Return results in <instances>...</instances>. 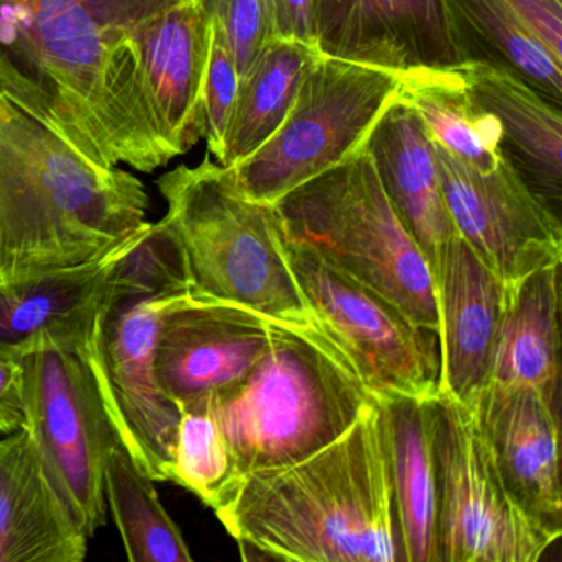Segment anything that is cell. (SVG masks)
Listing matches in <instances>:
<instances>
[{"label": "cell", "instance_id": "1", "mask_svg": "<svg viewBox=\"0 0 562 562\" xmlns=\"http://www.w3.org/2000/svg\"><path fill=\"white\" fill-rule=\"evenodd\" d=\"M180 2L0 0V97L104 169L167 166L143 42Z\"/></svg>", "mask_w": 562, "mask_h": 562}, {"label": "cell", "instance_id": "2", "mask_svg": "<svg viewBox=\"0 0 562 562\" xmlns=\"http://www.w3.org/2000/svg\"><path fill=\"white\" fill-rule=\"evenodd\" d=\"M215 513L245 561L404 562L383 401L307 459L241 476Z\"/></svg>", "mask_w": 562, "mask_h": 562}, {"label": "cell", "instance_id": "3", "mask_svg": "<svg viewBox=\"0 0 562 562\" xmlns=\"http://www.w3.org/2000/svg\"><path fill=\"white\" fill-rule=\"evenodd\" d=\"M149 195L0 97V284L106 258L147 225Z\"/></svg>", "mask_w": 562, "mask_h": 562}, {"label": "cell", "instance_id": "4", "mask_svg": "<svg viewBox=\"0 0 562 562\" xmlns=\"http://www.w3.org/2000/svg\"><path fill=\"white\" fill-rule=\"evenodd\" d=\"M378 401L347 353L318 325L278 322H272L271 344L251 373L210 396L235 457L236 482L307 459L344 436Z\"/></svg>", "mask_w": 562, "mask_h": 562}, {"label": "cell", "instance_id": "5", "mask_svg": "<svg viewBox=\"0 0 562 562\" xmlns=\"http://www.w3.org/2000/svg\"><path fill=\"white\" fill-rule=\"evenodd\" d=\"M157 187L193 295L241 305L278 324L317 325L289 266L274 205L249 199L233 170L210 157L176 167Z\"/></svg>", "mask_w": 562, "mask_h": 562}, {"label": "cell", "instance_id": "6", "mask_svg": "<svg viewBox=\"0 0 562 562\" xmlns=\"http://www.w3.org/2000/svg\"><path fill=\"white\" fill-rule=\"evenodd\" d=\"M288 241L393 302L439 335L436 281L381 186L368 150L274 203Z\"/></svg>", "mask_w": 562, "mask_h": 562}, {"label": "cell", "instance_id": "7", "mask_svg": "<svg viewBox=\"0 0 562 562\" xmlns=\"http://www.w3.org/2000/svg\"><path fill=\"white\" fill-rule=\"evenodd\" d=\"M91 341L68 347L47 340L22 358V427L88 541L106 522L104 469L121 442L91 364Z\"/></svg>", "mask_w": 562, "mask_h": 562}, {"label": "cell", "instance_id": "8", "mask_svg": "<svg viewBox=\"0 0 562 562\" xmlns=\"http://www.w3.org/2000/svg\"><path fill=\"white\" fill-rule=\"evenodd\" d=\"M403 77L322 57L299 90L278 133L251 157L229 167L239 189L259 203L282 196L363 149Z\"/></svg>", "mask_w": 562, "mask_h": 562}, {"label": "cell", "instance_id": "9", "mask_svg": "<svg viewBox=\"0 0 562 562\" xmlns=\"http://www.w3.org/2000/svg\"><path fill=\"white\" fill-rule=\"evenodd\" d=\"M437 472L440 562H536L561 538L503 486L472 406L439 390L427 400Z\"/></svg>", "mask_w": 562, "mask_h": 562}, {"label": "cell", "instance_id": "10", "mask_svg": "<svg viewBox=\"0 0 562 562\" xmlns=\"http://www.w3.org/2000/svg\"><path fill=\"white\" fill-rule=\"evenodd\" d=\"M285 256L318 327L378 400H429L439 391V335L357 279L284 238Z\"/></svg>", "mask_w": 562, "mask_h": 562}, {"label": "cell", "instance_id": "11", "mask_svg": "<svg viewBox=\"0 0 562 562\" xmlns=\"http://www.w3.org/2000/svg\"><path fill=\"white\" fill-rule=\"evenodd\" d=\"M179 295H130L113 291L90 345V360L121 442L154 482L169 480L180 407L156 376L154 348L160 315Z\"/></svg>", "mask_w": 562, "mask_h": 562}, {"label": "cell", "instance_id": "12", "mask_svg": "<svg viewBox=\"0 0 562 562\" xmlns=\"http://www.w3.org/2000/svg\"><path fill=\"white\" fill-rule=\"evenodd\" d=\"M434 147L443 199L457 233L503 284H515L546 266L561 265L558 212L505 157L498 167L482 172L437 144Z\"/></svg>", "mask_w": 562, "mask_h": 562}, {"label": "cell", "instance_id": "13", "mask_svg": "<svg viewBox=\"0 0 562 562\" xmlns=\"http://www.w3.org/2000/svg\"><path fill=\"white\" fill-rule=\"evenodd\" d=\"M311 27L322 57L403 78L467 67L442 0H311Z\"/></svg>", "mask_w": 562, "mask_h": 562}, {"label": "cell", "instance_id": "14", "mask_svg": "<svg viewBox=\"0 0 562 562\" xmlns=\"http://www.w3.org/2000/svg\"><path fill=\"white\" fill-rule=\"evenodd\" d=\"M272 321L229 302L189 294L160 315L154 368L164 393L182 409L251 373L271 344Z\"/></svg>", "mask_w": 562, "mask_h": 562}, {"label": "cell", "instance_id": "15", "mask_svg": "<svg viewBox=\"0 0 562 562\" xmlns=\"http://www.w3.org/2000/svg\"><path fill=\"white\" fill-rule=\"evenodd\" d=\"M472 407L490 459L513 502L561 535L558 396L538 387L488 383Z\"/></svg>", "mask_w": 562, "mask_h": 562}, {"label": "cell", "instance_id": "16", "mask_svg": "<svg viewBox=\"0 0 562 562\" xmlns=\"http://www.w3.org/2000/svg\"><path fill=\"white\" fill-rule=\"evenodd\" d=\"M436 295L439 390L473 406L492 380L506 285L457 233L440 255Z\"/></svg>", "mask_w": 562, "mask_h": 562}, {"label": "cell", "instance_id": "17", "mask_svg": "<svg viewBox=\"0 0 562 562\" xmlns=\"http://www.w3.org/2000/svg\"><path fill=\"white\" fill-rule=\"evenodd\" d=\"M131 239L100 261L0 284V351L22 360L47 340L68 347L90 344Z\"/></svg>", "mask_w": 562, "mask_h": 562}, {"label": "cell", "instance_id": "18", "mask_svg": "<svg viewBox=\"0 0 562 562\" xmlns=\"http://www.w3.org/2000/svg\"><path fill=\"white\" fill-rule=\"evenodd\" d=\"M364 149L436 281L440 255L457 229L443 199L436 147L419 114L401 94L371 131Z\"/></svg>", "mask_w": 562, "mask_h": 562}, {"label": "cell", "instance_id": "19", "mask_svg": "<svg viewBox=\"0 0 562 562\" xmlns=\"http://www.w3.org/2000/svg\"><path fill=\"white\" fill-rule=\"evenodd\" d=\"M88 539L65 508L27 430L0 439V562H81Z\"/></svg>", "mask_w": 562, "mask_h": 562}, {"label": "cell", "instance_id": "20", "mask_svg": "<svg viewBox=\"0 0 562 562\" xmlns=\"http://www.w3.org/2000/svg\"><path fill=\"white\" fill-rule=\"evenodd\" d=\"M212 21L199 0H182L154 19L143 42L157 117L176 157L203 139V85Z\"/></svg>", "mask_w": 562, "mask_h": 562}, {"label": "cell", "instance_id": "21", "mask_svg": "<svg viewBox=\"0 0 562 562\" xmlns=\"http://www.w3.org/2000/svg\"><path fill=\"white\" fill-rule=\"evenodd\" d=\"M460 75L476 104L498 121L503 157L555 210L562 199L561 108L499 68L469 65Z\"/></svg>", "mask_w": 562, "mask_h": 562}, {"label": "cell", "instance_id": "22", "mask_svg": "<svg viewBox=\"0 0 562 562\" xmlns=\"http://www.w3.org/2000/svg\"><path fill=\"white\" fill-rule=\"evenodd\" d=\"M561 265L546 266L506 285L505 312L490 383L531 386L558 396Z\"/></svg>", "mask_w": 562, "mask_h": 562}, {"label": "cell", "instance_id": "23", "mask_svg": "<svg viewBox=\"0 0 562 562\" xmlns=\"http://www.w3.org/2000/svg\"><path fill=\"white\" fill-rule=\"evenodd\" d=\"M383 404L404 562H440L439 498L427 400L393 397Z\"/></svg>", "mask_w": 562, "mask_h": 562}, {"label": "cell", "instance_id": "24", "mask_svg": "<svg viewBox=\"0 0 562 562\" xmlns=\"http://www.w3.org/2000/svg\"><path fill=\"white\" fill-rule=\"evenodd\" d=\"M453 41L469 65L508 71L562 106V61L502 0H442Z\"/></svg>", "mask_w": 562, "mask_h": 562}, {"label": "cell", "instance_id": "25", "mask_svg": "<svg viewBox=\"0 0 562 562\" xmlns=\"http://www.w3.org/2000/svg\"><path fill=\"white\" fill-rule=\"evenodd\" d=\"M318 58L314 45L279 37L259 52L239 78L222 166H238L278 133Z\"/></svg>", "mask_w": 562, "mask_h": 562}, {"label": "cell", "instance_id": "26", "mask_svg": "<svg viewBox=\"0 0 562 562\" xmlns=\"http://www.w3.org/2000/svg\"><path fill=\"white\" fill-rule=\"evenodd\" d=\"M400 94L419 114L434 144L450 156L482 172L502 162L498 121L476 104L460 71L403 78Z\"/></svg>", "mask_w": 562, "mask_h": 562}, {"label": "cell", "instance_id": "27", "mask_svg": "<svg viewBox=\"0 0 562 562\" xmlns=\"http://www.w3.org/2000/svg\"><path fill=\"white\" fill-rule=\"evenodd\" d=\"M104 496L131 562H193L182 531L160 503L159 493L117 442L104 469Z\"/></svg>", "mask_w": 562, "mask_h": 562}, {"label": "cell", "instance_id": "28", "mask_svg": "<svg viewBox=\"0 0 562 562\" xmlns=\"http://www.w3.org/2000/svg\"><path fill=\"white\" fill-rule=\"evenodd\" d=\"M169 480L216 509L236 482L235 457L213 413L210 396L180 409Z\"/></svg>", "mask_w": 562, "mask_h": 562}, {"label": "cell", "instance_id": "29", "mask_svg": "<svg viewBox=\"0 0 562 562\" xmlns=\"http://www.w3.org/2000/svg\"><path fill=\"white\" fill-rule=\"evenodd\" d=\"M212 21L209 65L203 85V139L209 153L222 162L226 134L235 111L239 90V74L235 55L218 21Z\"/></svg>", "mask_w": 562, "mask_h": 562}, {"label": "cell", "instance_id": "30", "mask_svg": "<svg viewBox=\"0 0 562 562\" xmlns=\"http://www.w3.org/2000/svg\"><path fill=\"white\" fill-rule=\"evenodd\" d=\"M209 18L218 21L235 55L239 78L276 37L269 0H199Z\"/></svg>", "mask_w": 562, "mask_h": 562}, {"label": "cell", "instance_id": "31", "mask_svg": "<svg viewBox=\"0 0 562 562\" xmlns=\"http://www.w3.org/2000/svg\"><path fill=\"white\" fill-rule=\"evenodd\" d=\"M562 61V0H502Z\"/></svg>", "mask_w": 562, "mask_h": 562}, {"label": "cell", "instance_id": "32", "mask_svg": "<svg viewBox=\"0 0 562 562\" xmlns=\"http://www.w3.org/2000/svg\"><path fill=\"white\" fill-rule=\"evenodd\" d=\"M24 426L22 360L0 351V436L18 432Z\"/></svg>", "mask_w": 562, "mask_h": 562}, {"label": "cell", "instance_id": "33", "mask_svg": "<svg viewBox=\"0 0 562 562\" xmlns=\"http://www.w3.org/2000/svg\"><path fill=\"white\" fill-rule=\"evenodd\" d=\"M274 34L312 45L311 0H269Z\"/></svg>", "mask_w": 562, "mask_h": 562}]
</instances>
